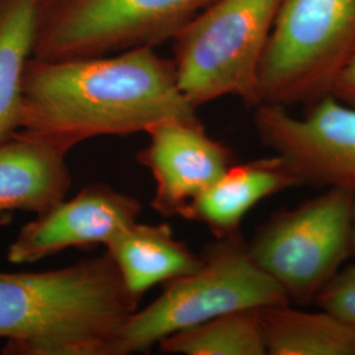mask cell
I'll return each instance as SVG.
<instances>
[{"label":"cell","instance_id":"obj_1","mask_svg":"<svg viewBox=\"0 0 355 355\" xmlns=\"http://www.w3.org/2000/svg\"><path fill=\"white\" fill-rule=\"evenodd\" d=\"M166 119L202 123L178 87L173 60L153 48L26 64L19 130L64 155L83 141L145 132Z\"/></svg>","mask_w":355,"mask_h":355},{"label":"cell","instance_id":"obj_2","mask_svg":"<svg viewBox=\"0 0 355 355\" xmlns=\"http://www.w3.org/2000/svg\"><path fill=\"white\" fill-rule=\"evenodd\" d=\"M139 306L108 253L38 272H0L6 355H112Z\"/></svg>","mask_w":355,"mask_h":355},{"label":"cell","instance_id":"obj_3","mask_svg":"<svg viewBox=\"0 0 355 355\" xmlns=\"http://www.w3.org/2000/svg\"><path fill=\"white\" fill-rule=\"evenodd\" d=\"M200 257L198 270L167 283L152 304L125 320L112 355L145 353L166 337L224 313L290 303L279 284L254 262L240 234L217 239Z\"/></svg>","mask_w":355,"mask_h":355},{"label":"cell","instance_id":"obj_4","mask_svg":"<svg viewBox=\"0 0 355 355\" xmlns=\"http://www.w3.org/2000/svg\"><path fill=\"white\" fill-rule=\"evenodd\" d=\"M282 1L215 0L178 33V87L193 108L228 95L258 105V66Z\"/></svg>","mask_w":355,"mask_h":355},{"label":"cell","instance_id":"obj_5","mask_svg":"<svg viewBox=\"0 0 355 355\" xmlns=\"http://www.w3.org/2000/svg\"><path fill=\"white\" fill-rule=\"evenodd\" d=\"M354 54L355 0H283L258 66V105L331 95Z\"/></svg>","mask_w":355,"mask_h":355},{"label":"cell","instance_id":"obj_6","mask_svg":"<svg viewBox=\"0 0 355 355\" xmlns=\"http://www.w3.org/2000/svg\"><path fill=\"white\" fill-rule=\"evenodd\" d=\"M215 0H42L33 57L45 61L154 48Z\"/></svg>","mask_w":355,"mask_h":355},{"label":"cell","instance_id":"obj_7","mask_svg":"<svg viewBox=\"0 0 355 355\" xmlns=\"http://www.w3.org/2000/svg\"><path fill=\"white\" fill-rule=\"evenodd\" d=\"M354 196L350 191L327 189L272 216L257 230L249 253L290 302L315 300L352 253Z\"/></svg>","mask_w":355,"mask_h":355},{"label":"cell","instance_id":"obj_8","mask_svg":"<svg viewBox=\"0 0 355 355\" xmlns=\"http://www.w3.org/2000/svg\"><path fill=\"white\" fill-rule=\"evenodd\" d=\"M304 117L259 104L254 121L262 142L288 165L299 183L355 195V107L328 95Z\"/></svg>","mask_w":355,"mask_h":355},{"label":"cell","instance_id":"obj_9","mask_svg":"<svg viewBox=\"0 0 355 355\" xmlns=\"http://www.w3.org/2000/svg\"><path fill=\"white\" fill-rule=\"evenodd\" d=\"M141 208L130 195L107 184H91L20 229L7 259L13 265L35 263L71 248L105 246L137 221Z\"/></svg>","mask_w":355,"mask_h":355},{"label":"cell","instance_id":"obj_10","mask_svg":"<svg viewBox=\"0 0 355 355\" xmlns=\"http://www.w3.org/2000/svg\"><path fill=\"white\" fill-rule=\"evenodd\" d=\"M145 133L149 144L137 154V162L154 178L152 207L165 217L182 215L186 205L233 164L232 150L209 137L202 123L166 119Z\"/></svg>","mask_w":355,"mask_h":355},{"label":"cell","instance_id":"obj_11","mask_svg":"<svg viewBox=\"0 0 355 355\" xmlns=\"http://www.w3.org/2000/svg\"><path fill=\"white\" fill-rule=\"evenodd\" d=\"M64 157L21 130L0 142V227L15 211L42 215L66 199L71 175Z\"/></svg>","mask_w":355,"mask_h":355},{"label":"cell","instance_id":"obj_12","mask_svg":"<svg viewBox=\"0 0 355 355\" xmlns=\"http://www.w3.org/2000/svg\"><path fill=\"white\" fill-rule=\"evenodd\" d=\"M299 184L288 165L274 155L245 164H232L186 205L182 217L202 223L217 239L240 234L242 220L268 196Z\"/></svg>","mask_w":355,"mask_h":355},{"label":"cell","instance_id":"obj_13","mask_svg":"<svg viewBox=\"0 0 355 355\" xmlns=\"http://www.w3.org/2000/svg\"><path fill=\"white\" fill-rule=\"evenodd\" d=\"M130 296L140 299L157 284L189 275L202 265V257L178 241L167 224L133 223L105 245Z\"/></svg>","mask_w":355,"mask_h":355},{"label":"cell","instance_id":"obj_14","mask_svg":"<svg viewBox=\"0 0 355 355\" xmlns=\"http://www.w3.org/2000/svg\"><path fill=\"white\" fill-rule=\"evenodd\" d=\"M267 354L355 355V325L324 312L288 304L259 309Z\"/></svg>","mask_w":355,"mask_h":355},{"label":"cell","instance_id":"obj_15","mask_svg":"<svg viewBox=\"0 0 355 355\" xmlns=\"http://www.w3.org/2000/svg\"><path fill=\"white\" fill-rule=\"evenodd\" d=\"M42 0H0V142L20 124L23 78L33 57Z\"/></svg>","mask_w":355,"mask_h":355},{"label":"cell","instance_id":"obj_16","mask_svg":"<svg viewBox=\"0 0 355 355\" xmlns=\"http://www.w3.org/2000/svg\"><path fill=\"white\" fill-rule=\"evenodd\" d=\"M165 354L265 355L259 309H241L180 330L158 343Z\"/></svg>","mask_w":355,"mask_h":355},{"label":"cell","instance_id":"obj_17","mask_svg":"<svg viewBox=\"0 0 355 355\" xmlns=\"http://www.w3.org/2000/svg\"><path fill=\"white\" fill-rule=\"evenodd\" d=\"M315 300L322 309L355 325V266L338 271Z\"/></svg>","mask_w":355,"mask_h":355},{"label":"cell","instance_id":"obj_18","mask_svg":"<svg viewBox=\"0 0 355 355\" xmlns=\"http://www.w3.org/2000/svg\"><path fill=\"white\" fill-rule=\"evenodd\" d=\"M331 95L338 101L355 107V54L336 79Z\"/></svg>","mask_w":355,"mask_h":355},{"label":"cell","instance_id":"obj_19","mask_svg":"<svg viewBox=\"0 0 355 355\" xmlns=\"http://www.w3.org/2000/svg\"><path fill=\"white\" fill-rule=\"evenodd\" d=\"M352 253L355 255V196L353 205V218H352Z\"/></svg>","mask_w":355,"mask_h":355}]
</instances>
